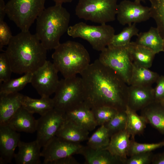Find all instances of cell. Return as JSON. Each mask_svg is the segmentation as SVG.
<instances>
[{"mask_svg": "<svg viewBox=\"0 0 164 164\" xmlns=\"http://www.w3.org/2000/svg\"><path fill=\"white\" fill-rule=\"evenodd\" d=\"M80 74L84 102L91 109L107 106L118 111L126 110L128 86L114 71L98 59Z\"/></svg>", "mask_w": 164, "mask_h": 164, "instance_id": "obj_1", "label": "cell"}, {"mask_svg": "<svg viewBox=\"0 0 164 164\" xmlns=\"http://www.w3.org/2000/svg\"><path fill=\"white\" fill-rule=\"evenodd\" d=\"M7 46L5 52L14 73H32L47 60V50L36 34L29 31L13 36Z\"/></svg>", "mask_w": 164, "mask_h": 164, "instance_id": "obj_2", "label": "cell"}, {"mask_svg": "<svg viewBox=\"0 0 164 164\" xmlns=\"http://www.w3.org/2000/svg\"><path fill=\"white\" fill-rule=\"evenodd\" d=\"M70 14L62 5L45 9L36 20V35L47 50L55 49L61 37L67 31Z\"/></svg>", "mask_w": 164, "mask_h": 164, "instance_id": "obj_3", "label": "cell"}, {"mask_svg": "<svg viewBox=\"0 0 164 164\" xmlns=\"http://www.w3.org/2000/svg\"><path fill=\"white\" fill-rule=\"evenodd\" d=\"M54 50L53 63L64 78L80 74L90 64L88 52L78 42L68 40L60 43Z\"/></svg>", "mask_w": 164, "mask_h": 164, "instance_id": "obj_4", "label": "cell"}, {"mask_svg": "<svg viewBox=\"0 0 164 164\" xmlns=\"http://www.w3.org/2000/svg\"><path fill=\"white\" fill-rule=\"evenodd\" d=\"M46 1L10 0L5 4L6 15L21 31H28L45 9Z\"/></svg>", "mask_w": 164, "mask_h": 164, "instance_id": "obj_5", "label": "cell"}, {"mask_svg": "<svg viewBox=\"0 0 164 164\" xmlns=\"http://www.w3.org/2000/svg\"><path fill=\"white\" fill-rule=\"evenodd\" d=\"M67 32L73 38L86 40L94 49L101 52L110 44L115 30L112 26L106 24L94 26L80 22L69 26Z\"/></svg>", "mask_w": 164, "mask_h": 164, "instance_id": "obj_6", "label": "cell"}, {"mask_svg": "<svg viewBox=\"0 0 164 164\" xmlns=\"http://www.w3.org/2000/svg\"><path fill=\"white\" fill-rule=\"evenodd\" d=\"M118 0H79L75 9L80 19L101 24L115 20Z\"/></svg>", "mask_w": 164, "mask_h": 164, "instance_id": "obj_7", "label": "cell"}, {"mask_svg": "<svg viewBox=\"0 0 164 164\" xmlns=\"http://www.w3.org/2000/svg\"><path fill=\"white\" fill-rule=\"evenodd\" d=\"M53 98L54 108L66 112L84 102L82 79L77 76L60 80Z\"/></svg>", "mask_w": 164, "mask_h": 164, "instance_id": "obj_8", "label": "cell"}, {"mask_svg": "<svg viewBox=\"0 0 164 164\" xmlns=\"http://www.w3.org/2000/svg\"><path fill=\"white\" fill-rule=\"evenodd\" d=\"M98 59L129 85L132 63L129 56L128 45L114 46L109 45L101 51Z\"/></svg>", "mask_w": 164, "mask_h": 164, "instance_id": "obj_9", "label": "cell"}, {"mask_svg": "<svg viewBox=\"0 0 164 164\" xmlns=\"http://www.w3.org/2000/svg\"><path fill=\"white\" fill-rule=\"evenodd\" d=\"M66 120V112L55 108L37 119L36 140L41 147L56 136Z\"/></svg>", "mask_w": 164, "mask_h": 164, "instance_id": "obj_10", "label": "cell"}, {"mask_svg": "<svg viewBox=\"0 0 164 164\" xmlns=\"http://www.w3.org/2000/svg\"><path fill=\"white\" fill-rule=\"evenodd\" d=\"M59 72L53 63L46 60L32 73L30 83L41 97H50L59 84Z\"/></svg>", "mask_w": 164, "mask_h": 164, "instance_id": "obj_11", "label": "cell"}, {"mask_svg": "<svg viewBox=\"0 0 164 164\" xmlns=\"http://www.w3.org/2000/svg\"><path fill=\"white\" fill-rule=\"evenodd\" d=\"M83 146L80 143L69 141L55 136L43 147L41 155L43 164H50L58 159L76 154H80Z\"/></svg>", "mask_w": 164, "mask_h": 164, "instance_id": "obj_12", "label": "cell"}, {"mask_svg": "<svg viewBox=\"0 0 164 164\" xmlns=\"http://www.w3.org/2000/svg\"><path fill=\"white\" fill-rule=\"evenodd\" d=\"M150 7L141 2L123 0L118 5L117 19L120 24L124 26L146 21L151 18Z\"/></svg>", "mask_w": 164, "mask_h": 164, "instance_id": "obj_13", "label": "cell"}, {"mask_svg": "<svg viewBox=\"0 0 164 164\" xmlns=\"http://www.w3.org/2000/svg\"><path fill=\"white\" fill-rule=\"evenodd\" d=\"M20 135L7 125H0V164L11 163Z\"/></svg>", "mask_w": 164, "mask_h": 164, "instance_id": "obj_14", "label": "cell"}, {"mask_svg": "<svg viewBox=\"0 0 164 164\" xmlns=\"http://www.w3.org/2000/svg\"><path fill=\"white\" fill-rule=\"evenodd\" d=\"M154 101V88L151 86H128L127 106L131 109L141 110Z\"/></svg>", "mask_w": 164, "mask_h": 164, "instance_id": "obj_15", "label": "cell"}, {"mask_svg": "<svg viewBox=\"0 0 164 164\" xmlns=\"http://www.w3.org/2000/svg\"><path fill=\"white\" fill-rule=\"evenodd\" d=\"M67 120L91 132L97 126L91 109L84 102L66 112Z\"/></svg>", "mask_w": 164, "mask_h": 164, "instance_id": "obj_16", "label": "cell"}, {"mask_svg": "<svg viewBox=\"0 0 164 164\" xmlns=\"http://www.w3.org/2000/svg\"><path fill=\"white\" fill-rule=\"evenodd\" d=\"M131 142V135L125 129L111 136L108 145L104 149L125 164Z\"/></svg>", "mask_w": 164, "mask_h": 164, "instance_id": "obj_17", "label": "cell"}, {"mask_svg": "<svg viewBox=\"0 0 164 164\" xmlns=\"http://www.w3.org/2000/svg\"><path fill=\"white\" fill-rule=\"evenodd\" d=\"M17 147L18 151L14 157L16 164H41V147L36 140L29 142L20 141Z\"/></svg>", "mask_w": 164, "mask_h": 164, "instance_id": "obj_18", "label": "cell"}, {"mask_svg": "<svg viewBox=\"0 0 164 164\" xmlns=\"http://www.w3.org/2000/svg\"><path fill=\"white\" fill-rule=\"evenodd\" d=\"M24 95L18 92L0 94V125H7L22 106Z\"/></svg>", "mask_w": 164, "mask_h": 164, "instance_id": "obj_19", "label": "cell"}, {"mask_svg": "<svg viewBox=\"0 0 164 164\" xmlns=\"http://www.w3.org/2000/svg\"><path fill=\"white\" fill-rule=\"evenodd\" d=\"M33 114L22 106L7 125L17 132L33 133L36 131L37 125V119L35 118Z\"/></svg>", "mask_w": 164, "mask_h": 164, "instance_id": "obj_20", "label": "cell"}, {"mask_svg": "<svg viewBox=\"0 0 164 164\" xmlns=\"http://www.w3.org/2000/svg\"><path fill=\"white\" fill-rule=\"evenodd\" d=\"M141 111L148 124L164 134V102L154 101Z\"/></svg>", "mask_w": 164, "mask_h": 164, "instance_id": "obj_21", "label": "cell"}, {"mask_svg": "<svg viewBox=\"0 0 164 164\" xmlns=\"http://www.w3.org/2000/svg\"><path fill=\"white\" fill-rule=\"evenodd\" d=\"M80 154L84 158L85 164H122L104 148L95 149L83 146Z\"/></svg>", "mask_w": 164, "mask_h": 164, "instance_id": "obj_22", "label": "cell"}, {"mask_svg": "<svg viewBox=\"0 0 164 164\" xmlns=\"http://www.w3.org/2000/svg\"><path fill=\"white\" fill-rule=\"evenodd\" d=\"M128 49L132 63L149 68L151 67L156 54L152 50L135 42H131Z\"/></svg>", "mask_w": 164, "mask_h": 164, "instance_id": "obj_23", "label": "cell"}, {"mask_svg": "<svg viewBox=\"0 0 164 164\" xmlns=\"http://www.w3.org/2000/svg\"><path fill=\"white\" fill-rule=\"evenodd\" d=\"M135 42L152 50L155 54L163 51L164 39L156 27H151L147 32H141Z\"/></svg>", "mask_w": 164, "mask_h": 164, "instance_id": "obj_24", "label": "cell"}, {"mask_svg": "<svg viewBox=\"0 0 164 164\" xmlns=\"http://www.w3.org/2000/svg\"><path fill=\"white\" fill-rule=\"evenodd\" d=\"M159 76L149 68L132 63L129 85L151 86L156 82Z\"/></svg>", "mask_w": 164, "mask_h": 164, "instance_id": "obj_25", "label": "cell"}, {"mask_svg": "<svg viewBox=\"0 0 164 164\" xmlns=\"http://www.w3.org/2000/svg\"><path fill=\"white\" fill-rule=\"evenodd\" d=\"M89 134V131L66 120L56 136L70 142L80 143L88 139Z\"/></svg>", "mask_w": 164, "mask_h": 164, "instance_id": "obj_26", "label": "cell"}, {"mask_svg": "<svg viewBox=\"0 0 164 164\" xmlns=\"http://www.w3.org/2000/svg\"><path fill=\"white\" fill-rule=\"evenodd\" d=\"M22 106L32 114L37 113L41 116L45 114L54 108L53 99L50 97L34 99L25 95Z\"/></svg>", "mask_w": 164, "mask_h": 164, "instance_id": "obj_27", "label": "cell"}, {"mask_svg": "<svg viewBox=\"0 0 164 164\" xmlns=\"http://www.w3.org/2000/svg\"><path fill=\"white\" fill-rule=\"evenodd\" d=\"M125 111L127 115L125 129L130 135L131 138L135 139L136 135H140L143 133L148 123L144 117L138 115L136 111L127 106Z\"/></svg>", "mask_w": 164, "mask_h": 164, "instance_id": "obj_28", "label": "cell"}, {"mask_svg": "<svg viewBox=\"0 0 164 164\" xmlns=\"http://www.w3.org/2000/svg\"><path fill=\"white\" fill-rule=\"evenodd\" d=\"M32 75V73H26L19 78L10 79L7 81L1 83L0 94L18 92L27 84L30 83Z\"/></svg>", "mask_w": 164, "mask_h": 164, "instance_id": "obj_29", "label": "cell"}, {"mask_svg": "<svg viewBox=\"0 0 164 164\" xmlns=\"http://www.w3.org/2000/svg\"><path fill=\"white\" fill-rule=\"evenodd\" d=\"M111 137L107 128L103 125L88 139L87 146L93 149L106 147L109 144Z\"/></svg>", "mask_w": 164, "mask_h": 164, "instance_id": "obj_30", "label": "cell"}, {"mask_svg": "<svg viewBox=\"0 0 164 164\" xmlns=\"http://www.w3.org/2000/svg\"><path fill=\"white\" fill-rule=\"evenodd\" d=\"M148 0L151 3V18L154 20L156 28L164 39V0Z\"/></svg>", "mask_w": 164, "mask_h": 164, "instance_id": "obj_31", "label": "cell"}, {"mask_svg": "<svg viewBox=\"0 0 164 164\" xmlns=\"http://www.w3.org/2000/svg\"><path fill=\"white\" fill-rule=\"evenodd\" d=\"M139 31L136 23L128 25L119 33L114 35L110 45L114 46L128 45L130 43L133 36L138 35Z\"/></svg>", "mask_w": 164, "mask_h": 164, "instance_id": "obj_32", "label": "cell"}, {"mask_svg": "<svg viewBox=\"0 0 164 164\" xmlns=\"http://www.w3.org/2000/svg\"><path fill=\"white\" fill-rule=\"evenodd\" d=\"M127 115L125 110L118 111L115 115L104 125L108 130L110 137L125 129Z\"/></svg>", "mask_w": 164, "mask_h": 164, "instance_id": "obj_33", "label": "cell"}, {"mask_svg": "<svg viewBox=\"0 0 164 164\" xmlns=\"http://www.w3.org/2000/svg\"><path fill=\"white\" fill-rule=\"evenodd\" d=\"M97 126L104 125L111 120L117 113L116 109L107 106H102L91 109Z\"/></svg>", "mask_w": 164, "mask_h": 164, "instance_id": "obj_34", "label": "cell"}, {"mask_svg": "<svg viewBox=\"0 0 164 164\" xmlns=\"http://www.w3.org/2000/svg\"><path fill=\"white\" fill-rule=\"evenodd\" d=\"M164 146V140L157 143H139L135 139L131 138V142L128 156L135 154L152 152L158 148Z\"/></svg>", "mask_w": 164, "mask_h": 164, "instance_id": "obj_35", "label": "cell"}, {"mask_svg": "<svg viewBox=\"0 0 164 164\" xmlns=\"http://www.w3.org/2000/svg\"><path fill=\"white\" fill-rule=\"evenodd\" d=\"M13 72L8 58L5 53L0 54V83L4 82L11 79Z\"/></svg>", "mask_w": 164, "mask_h": 164, "instance_id": "obj_36", "label": "cell"}, {"mask_svg": "<svg viewBox=\"0 0 164 164\" xmlns=\"http://www.w3.org/2000/svg\"><path fill=\"white\" fill-rule=\"evenodd\" d=\"M154 154L152 152L140 153L127 158L125 164H149L152 163Z\"/></svg>", "mask_w": 164, "mask_h": 164, "instance_id": "obj_37", "label": "cell"}, {"mask_svg": "<svg viewBox=\"0 0 164 164\" xmlns=\"http://www.w3.org/2000/svg\"><path fill=\"white\" fill-rule=\"evenodd\" d=\"M10 29L4 20L0 21V50L9 44L12 37Z\"/></svg>", "mask_w": 164, "mask_h": 164, "instance_id": "obj_38", "label": "cell"}, {"mask_svg": "<svg viewBox=\"0 0 164 164\" xmlns=\"http://www.w3.org/2000/svg\"><path fill=\"white\" fill-rule=\"evenodd\" d=\"M154 88V101L164 102V76H159Z\"/></svg>", "mask_w": 164, "mask_h": 164, "instance_id": "obj_39", "label": "cell"}, {"mask_svg": "<svg viewBox=\"0 0 164 164\" xmlns=\"http://www.w3.org/2000/svg\"><path fill=\"white\" fill-rule=\"evenodd\" d=\"M79 163L73 156L70 155L60 159L50 164H79Z\"/></svg>", "mask_w": 164, "mask_h": 164, "instance_id": "obj_40", "label": "cell"}, {"mask_svg": "<svg viewBox=\"0 0 164 164\" xmlns=\"http://www.w3.org/2000/svg\"><path fill=\"white\" fill-rule=\"evenodd\" d=\"M151 163L164 164V152L154 154Z\"/></svg>", "mask_w": 164, "mask_h": 164, "instance_id": "obj_41", "label": "cell"}, {"mask_svg": "<svg viewBox=\"0 0 164 164\" xmlns=\"http://www.w3.org/2000/svg\"><path fill=\"white\" fill-rule=\"evenodd\" d=\"M6 14L5 4L3 0H0V21L4 20Z\"/></svg>", "mask_w": 164, "mask_h": 164, "instance_id": "obj_42", "label": "cell"}, {"mask_svg": "<svg viewBox=\"0 0 164 164\" xmlns=\"http://www.w3.org/2000/svg\"><path fill=\"white\" fill-rule=\"evenodd\" d=\"M55 4H61L63 3L71 2L74 0H53Z\"/></svg>", "mask_w": 164, "mask_h": 164, "instance_id": "obj_43", "label": "cell"}, {"mask_svg": "<svg viewBox=\"0 0 164 164\" xmlns=\"http://www.w3.org/2000/svg\"><path fill=\"white\" fill-rule=\"evenodd\" d=\"M146 0H135V1L139 2H145V1Z\"/></svg>", "mask_w": 164, "mask_h": 164, "instance_id": "obj_44", "label": "cell"}, {"mask_svg": "<svg viewBox=\"0 0 164 164\" xmlns=\"http://www.w3.org/2000/svg\"><path fill=\"white\" fill-rule=\"evenodd\" d=\"M163 52H164V46H163Z\"/></svg>", "mask_w": 164, "mask_h": 164, "instance_id": "obj_45", "label": "cell"}]
</instances>
